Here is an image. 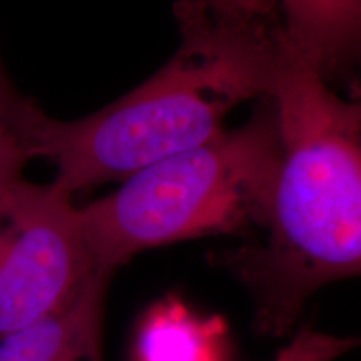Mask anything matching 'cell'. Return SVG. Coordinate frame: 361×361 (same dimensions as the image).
I'll return each instance as SVG.
<instances>
[{
  "instance_id": "cell-11",
  "label": "cell",
  "mask_w": 361,
  "mask_h": 361,
  "mask_svg": "<svg viewBox=\"0 0 361 361\" xmlns=\"http://www.w3.org/2000/svg\"><path fill=\"white\" fill-rule=\"evenodd\" d=\"M22 102H24V99L17 96L16 90H13L12 85L8 84L2 67H0V109H6V111L17 109Z\"/></svg>"
},
{
  "instance_id": "cell-6",
  "label": "cell",
  "mask_w": 361,
  "mask_h": 361,
  "mask_svg": "<svg viewBox=\"0 0 361 361\" xmlns=\"http://www.w3.org/2000/svg\"><path fill=\"white\" fill-rule=\"evenodd\" d=\"M284 40L319 74L355 61L361 37V0H278Z\"/></svg>"
},
{
  "instance_id": "cell-3",
  "label": "cell",
  "mask_w": 361,
  "mask_h": 361,
  "mask_svg": "<svg viewBox=\"0 0 361 361\" xmlns=\"http://www.w3.org/2000/svg\"><path fill=\"white\" fill-rule=\"evenodd\" d=\"M268 102L241 128L149 164L79 207L94 268L114 273L149 247L255 228L279 159Z\"/></svg>"
},
{
  "instance_id": "cell-4",
  "label": "cell",
  "mask_w": 361,
  "mask_h": 361,
  "mask_svg": "<svg viewBox=\"0 0 361 361\" xmlns=\"http://www.w3.org/2000/svg\"><path fill=\"white\" fill-rule=\"evenodd\" d=\"M96 271L71 196L20 179L0 197V340L66 306Z\"/></svg>"
},
{
  "instance_id": "cell-7",
  "label": "cell",
  "mask_w": 361,
  "mask_h": 361,
  "mask_svg": "<svg viewBox=\"0 0 361 361\" xmlns=\"http://www.w3.org/2000/svg\"><path fill=\"white\" fill-rule=\"evenodd\" d=\"M223 323L200 319L179 301L168 300L147 314L137 341L139 361H221Z\"/></svg>"
},
{
  "instance_id": "cell-5",
  "label": "cell",
  "mask_w": 361,
  "mask_h": 361,
  "mask_svg": "<svg viewBox=\"0 0 361 361\" xmlns=\"http://www.w3.org/2000/svg\"><path fill=\"white\" fill-rule=\"evenodd\" d=\"M111 276L97 269L66 306L0 340V361H104L102 306Z\"/></svg>"
},
{
  "instance_id": "cell-8",
  "label": "cell",
  "mask_w": 361,
  "mask_h": 361,
  "mask_svg": "<svg viewBox=\"0 0 361 361\" xmlns=\"http://www.w3.org/2000/svg\"><path fill=\"white\" fill-rule=\"evenodd\" d=\"M24 104L12 111L0 109V197L22 179V171L30 159L20 129Z\"/></svg>"
},
{
  "instance_id": "cell-1",
  "label": "cell",
  "mask_w": 361,
  "mask_h": 361,
  "mask_svg": "<svg viewBox=\"0 0 361 361\" xmlns=\"http://www.w3.org/2000/svg\"><path fill=\"white\" fill-rule=\"evenodd\" d=\"M268 99L279 159L255 226L264 239L228 264L255 296L261 331L281 336L316 290L360 274L361 107L333 92L283 35Z\"/></svg>"
},
{
  "instance_id": "cell-9",
  "label": "cell",
  "mask_w": 361,
  "mask_h": 361,
  "mask_svg": "<svg viewBox=\"0 0 361 361\" xmlns=\"http://www.w3.org/2000/svg\"><path fill=\"white\" fill-rule=\"evenodd\" d=\"M356 343L355 338H338L305 328L279 351L274 361H333L355 348Z\"/></svg>"
},
{
  "instance_id": "cell-10",
  "label": "cell",
  "mask_w": 361,
  "mask_h": 361,
  "mask_svg": "<svg viewBox=\"0 0 361 361\" xmlns=\"http://www.w3.org/2000/svg\"><path fill=\"white\" fill-rule=\"evenodd\" d=\"M219 19L236 24L279 25L278 0H202Z\"/></svg>"
},
{
  "instance_id": "cell-2",
  "label": "cell",
  "mask_w": 361,
  "mask_h": 361,
  "mask_svg": "<svg viewBox=\"0 0 361 361\" xmlns=\"http://www.w3.org/2000/svg\"><path fill=\"white\" fill-rule=\"evenodd\" d=\"M174 11L183 34L178 52L124 97L75 121L52 119L25 102L27 151L30 159L54 162L57 191L72 197L124 180L211 141L243 102L269 97L281 57L279 25L219 19L202 0H179Z\"/></svg>"
}]
</instances>
